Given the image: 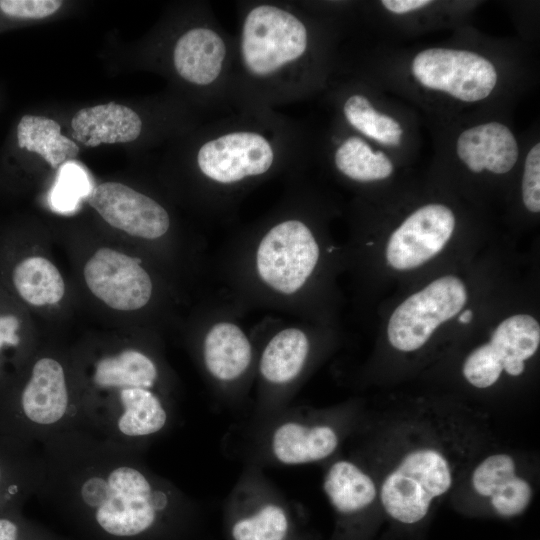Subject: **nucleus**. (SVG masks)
<instances>
[{
    "instance_id": "nucleus-1",
    "label": "nucleus",
    "mask_w": 540,
    "mask_h": 540,
    "mask_svg": "<svg viewBox=\"0 0 540 540\" xmlns=\"http://www.w3.org/2000/svg\"><path fill=\"white\" fill-rule=\"evenodd\" d=\"M38 496L104 540H144L193 510L188 494L153 471L143 453L85 430L45 441Z\"/></svg>"
},
{
    "instance_id": "nucleus-2",
    "label": "nucleus",
    "mask_w": 540,
    "mask_h": 540,
    "mask_svg": "<svg viewBox=\"0 0 540 540\" xmlns=\"http://www.w3.org/2000/svg\"><path fill=\"white\" fill-rule=\"evenodd\" d=\"M89 388L80 392L85 430L144 453L178 417L166 373L157 357L139 348L99 356Z\"/></svg>"
},
{
    "instance_id": "nucleus-3",
    "label": "nucleus",
    "mask_w": 540,
    "mask_h": 540,
    "mask_svg": "<svg viewBox=\"0 0 540 540\" xmlns=\"http://www.w3.org/2000/svg\"><path fill=\"white\" fill-rule=\"evenodd\" d=\"M238 245L227 269L237 300L296 313L322 258L320 240L296 202L263 220Z\"/></svg>"
},
{
    "instance_id": "nucleus-4",
    "label": "nucleus",
    "mask_w": 540,
    "mask_h": 540,
    "mask_svg": "<svg viewBox=\"0 0 540 540\" xmlns=\"http://www.w3.org/2000/svg\"><path fill=\"white\" fill-rule=\"evenodd\" d=\"M305 20L289 4L259 2L242 13L233 65L238 84L270 101L296 94L297 75L310 50Z\"/></svg>"
},
{
    "instance_id": "nucleus-5",
    "label": "nucleus",
    "mask_w": 540,
    "mask_h": 540,
    "mask_svg": "<svg viewBox=\"0 0 540 540\" xmlns=\"http://www.w3.org/2000/svg\"><path fill=\"white\" fill-rule=\"evenodd\" d=\"M74 430H85L80 394L64 364L38 357L24 379L0 390V436L24 447Z\"/></svg>"
},
{
    "instance_id": "nucleus-6",
    "label": "nucleus",
    "mask_w": 540,
    "mask_h": 540,
    "mask_svg": "<svg viewBox=\"0 0 540 540\" xmlns=\"http://www.w3.org/2000/svg\"><path fill=\"white\" fill-rule=\"evenodd\" d=\"M285 132L274 122L238 120L212 131L196 166L214 197L238 196L279 172L287 160Z\"/></svg>"
},
{
    "instance_id": "nucleus-7",
    "label": "nucleus",
    "mask_w": 540,
    "mask_h": 540,
    "mask_svg": "<svg viewBox=\"0 0 540 540\" xmlns=\"http://www.w3.org/2000/svg\"><path fill=\"white\" fill-rule=\"evenodd\" d=\"M245 464L300 466L332 456L340 444V431L320 413L302 407L286 408L250 421L244 431Z\"/></svg>"
},
{
    "instance_id": "nucleus-8",
    "label": "nucleus",
    "mask_w": 540,
    "mask_h": 540,
    "mask_svg": "<svg viewBox=\"0 0 540 540\" xmlns=\"http://www.w3.org/2000/svg\"><path fill=\"white\" fill-rule=\"evenodd\" d=\"M257 341L238 317L212 310L197 346V358L214 395L225 405H242L255 381Z\"/></svg>"
},
{
    "instance_id": "nucleus-9",
    "label": "nucleus",
    "mask_w": 540,
    "mask_h": 540,
    "mask_svg": "<svg viewBox=\"0 0 540 540\" xmlns=\"http://www.w3.org/2000/svg\"><path fill=\"white\" fill-rule=\"evenodd\" d=\"M256 399L250 421L291 405L314 357L312 334L302 325H283L257 340Z\"/></svg>"
},
{
    "instance_id": "nucleus-10",
    "label": "nucleus",
    "mask_w": 540,
    "mask_h": 540,
    "mask_svg": "<svg viewBox=\"0 0 540 540\" xmlns=\"http://www.w3.org/2000/svg\"><path fill=\"white\" fill-rule=\"evenodd\" d=\"M232 540H286L291 526L284 494L263 468L245 464L227 500Z\"/></svg>"
},
{
    "instance_id": "nucleus-11",
    "label": "nucleus",
    "mask_w": 540,
    "mask_h": 540,
    "mask_svg": "<svg viewBox=\"0 0 540 540\" xmlns=\"http://www.w3.org/2000/svg\"><path fill=\"white\" fill-rule=\"evenodd\" d=\"M452 484L447 460L433 449L409 453L383 482L380 498L385 511L396 521L415 524L428 513L431 501Z\"/></svg>"
},
{
    "instance_id": "nucleus-12",
    "label": "nucleus",
    "mask_w": 540,
    "mask_h": 540,
    "mask_svg": "<svg viewBox=\"0 0 540 540\" xmlns=\"http://www.w3.org/2000/svg\"><path fill=\"white\" fill-rule=\"evenodd\" d=\"M466 301L467 289L460 278L435 279L393 311L387 325L389 343L402 352L421 348L441 324L460 313Z\"/></svg>"
},
{
    "instance_id": "nucleus-13",
    "label": "nucleus",
    "mask_w": 540,
    "mask_h": 540,
    "mask_svg": "<svg viewBox=\"0 0 540 540\" xmlns=\"http://www.w3.org/2000/svg\"><path fill=\"white\" fill-rule=\"evenodd\" d=\"M540 344L539 322L529 314L519 313L502 320L490 340L474 349L463 364V375L477 388L495 384L503 371L519 376L525 361L531 358Z\"/></svg>"
},
{
    "instance_id": "nucleus-14",
    "label": "nucleus",
    "mask_w": 540,
    "mask_h": 540,
    "mask_svg": "<svg viewBox=\"0 0 540 540\" xmlns=\"http://www.w3.org/2000/svg\"><path fill=\"white\" fill-rule=\"evenodd\" d=\"M411 70L423 87L445 92L464 102L485 99L497 83L494 65L467 50H423L414 57Z\"/></svg>"
},
{
    "instance_id": "nucleus-15",
    "label": "nucleus",
    "mask_w": 540,
    "mask_h": 540,
    "mask_svg": "<svg viewBox=\"0 0 540 540\" xmlns=\"http://www.w3.org/2000/svg\"><path fill=\"white\" fill-rule=\"evenodd\" d=\"M455 225L449 207L439 203L419 207L390 235L385 249L388 265L398 271L422 266L444 249Z\"/></svg>"
},
{
    "instance_id": "nucleus-16",
    "label": "nucleus",
    "mask_w": 540,
    "mask_h": 540,
    "mask_svg": "<svg viewBox=\"0 0 540 540\" xmlns=\"http://www.w3.org/2000/svg\"><path fill=\"white\" fill-rule=\"evenodd\" d=\"M90 291L116 310L131 311L146 306L153 282L141 260L111 248H100L84 267Z\"/></svg>"
},
{
    "instance_id": "nucleus-17",
    "label": "nucleus",
    "mask_w": 540,
    "mask_h": 540,
    "mask_svg": "<svg viewBox=\"0 0 540 540\" xmlns=\"http://www.w3.org/2000/svg\"><path fill=\"white\" fill-rule=\"evenodd\" d=\"M234 45L214 24L194 26L177 39L172 63L177 74L187 83L216 89L230 79Z\"/></svg>"
},
{
    "instance_id": "nucleus-18",
    "label": "nucleus",
    "mask_w": 540,
    "mask_h": 540,
    "mask_svg": "<svg viewBox=\"0 0 540 540\" xmlns=\"http://www.w3.org/2000/svg\"><path fill=\"white\" fill-rule=\"evenodd\" d=\"M88 203L108 224L135 237L156 240L170 229V216L161 204L121 183L98 185Z\"/></svg>"
},
{
    "instance_id": "nucleus-19",
    "label": "nucleus",
    "mask_w": 540,
    "mask_h": 540,
    "mask_svg": "<svg viewBox=\"0 0 540 540\" xmlns=\"http://www.w3.org/2000/svg\"><path fill=\"white\" fill-rule=\"evenodd\" d=\"M456 152L472 172L480 173L486 169L494 174L509 172L519 155L513 133L500 122H488L464 130L457 139Z\"/></svg>"
},
{
    "instance_id": "nucleus-20",
    "label": "nucleus",
    "mask_w": 540,
    "mask_h": 540,
    "mask_svg": "<svg viewBox=\"0 0 540 540\" xmlns=\"http://www.w3.org/2000/svg\"><path fill=\"white\" fill-rule=\"evenodd\" d=\"M72 137L85 146L127 143L142 130L140 116L131 108L110 102L79 110L71 121Z\"/></svg>"
},
{
    "instance_id": "nucleus-21",
    "label": "nucleus",
    "mask_w": 540,
    "mask_h": 540,
    "mask_svg": "<svg viewBox=\"0 0 540 540\" xmlns=\"http://www.w3.org/2000/svg\"><path fill=\"white\" fill-rule=\"evenodd\" d=\"M41 479L40 453L0 436V502L21 507L36 495Z\"/></svg>"
},
{
    "instance_id": "nucleus-22",
    "label": "nucleus",
    "mask_w": 540,
    "mask_h": 540,
    "mask_svg": "<svg viewBox=\"0 0 540 540\" xmlns=\"http://www.w3.org/2000/svg\"><path fill=\"white\" fill-rule=\"evenodd\" d=\"M323 489L335 511L344 517L366 510L376 497L371 477L356 463L340 459L327 469Z\"/></svg>"
},
{
    "instance_id": "nucleus-23",
    "label": "nucleus",
    "mask_w": 540,
    "mask_h": 540,
    "mask_svg": "<svg viewBox=\"0 0 540 540\" xmlns=\"http://www.w3.org/2000/svg\"><path fill=\"white\" fill-rule=\"evenodd\" d=\"M12 282L18 295L34 306L55 304L65 293V284L59 270L48 259L40 256L20 261L13 269Z\"/></svg>"
},
{
    "instance_id": "nucleus-24",
    "label": "nucleus",
    "mask_w": 540,
    "mask_h": 540,
    "mask_svg": "<svg viewBox=\"0 0 540 540\" xmlns=\"http://www.w3.org/2000/svg\"><path fill=\"white\" fill-rule=\"evenodd\" d=\"M17 140L20 148L39 154L52 168L79 151L75 142L61 134L59 123L42 116H23L17 126Z\"/></svg>"
},
{
    "instance_id": "nucleus-25",
    "label": "nucleus",
    "mask_w": 540,
    "mask_h": 540,
    "mask_svg": "<svg viewBox=\"0 0 540 540\" xmlns=\"http://www.w3.org/2000/svg\"><path fill=\"white\" fill-rule=\"evenodd\" d=\"M336 169L356 182H372L388 178L393 164L382 151L373 152L358 136L346 138L334 152Z\"/></svg>"
},
{
    "instance_id": "nucleus-26",
    "label": "nucleus",
    "mask_w": 540,
    "mask_h": 540,
    "mask_svg": "<svg viewBox=\"0 0 540 540\" xmlns=\"http://www.w3.org/2000/svg\"><path fill=\"white\" fill-rule=\"evenodd\" d=\"M93 188L88 174L74 162L60 167L57 179L49 194L50 207L63 214L74 212L80 200L88 198Z\"/></svg>"
},
{
    "instance_id": "nucleus-27",
    "label": "nucleus",
    "mask_w": 540,
    "mask_h": 540,
    "mask_svg": "<svg viewBox=\"0 0 540 540\" xmlns=\"http://www.w3.org/2000/svg\"><path fill=\"white\" fill-rule=\"evenodd\" d=\"M515 476V463L507 454L487 457L474 470L472 484L478 494L491 497L505 482Z\"/></svg>"
},
{
    "instance_id": "nucleus-28",
    "label": "nucleus",
    "mask_w": 540,
    "mask_h": 540,
    "mask_svg": "<svg viewBox=\"0 0 540 540\" xmlns=\"http://www.w3.org/2000/svg\"><path fill=\"white\" fill-rule=\"evenodd\" d=\"M532 490L527 481L516 475L500 486L491 496L494 510L501 516L512 517L528 506Z\"/></svg>"
},
{
    "instance_id": "nucleus-29",
    "label": "nucleus",
    "mask_w": 540,
    "mask_h": 540,
    "mask_svg": "<svg viewBox=\"0 0 540 540\" xmlns=\"http://www.w3.org/2000/svg\"><path fill=\"white\" fill-rule=\"evenodd\" d=\"M522 200L527 210L540 211V143H536L528 152L522 177Z\"/></svg>"
},
{
    "instance_id": "nucleus-30",
    "label": "nucleus",
    "mask_w": 540,
    "mask_h": 540,
    "mask_svg": "<svg viewBox=\"0 0 540 540\" xmlns=\"http://www.w3.org/2000/svg\"><path fill=\"white\" fill-rule=\"evenodd\" d=\"M62 5L59 0H0V10L11 17L44 18Z\"/></svg>"
},
{
    "instance_id": "nucleus-31",
    "label": "nucleus",
    "mask_w": 540,
    "mask_h": 540,
    "mask_svg": "<svg viewBox=\"0 0 540 540\" xmlns=\"http://www.w3.org/2000/svg\"><path fill=\"white\" fill-rule=\"evenodd\" d=\"M0 540H43V538L21 517L20 508H14L0 514Z\"/></svg>"
},
{
    "instance_id": "nucleus-32",
    "label": "nucleus",
    "mask_w": 540,
    "mask_h": 540,
    "mask_svg": "<svg viewBox=\"0 0 540 540\" xmlns=\"http://www.w3.org/2000/svg\"><path fill=\"white\" fill-rule=\"evenodd\" d=\"M20 321L11 314L0 315V353L17 349L21 344L19 336Z\"/></svg>"
},
{
    "instance_id": "nucleus-33",
    "label": "nucleus",
    "mask_w": 540,
    "mask_h": 540,
    "mask_svg": "<svg viewBox=\"0 0 540 540\" xmlns=\"http://www.w3.org/2000/svg\"><path fill=\"white\" fill-rule=\"evenodd\" d=\"M382 5L395 14H405L426 7L433 3L430 0H383Z\"/></svg>"
},
{
    "instance_id": "nucleus-34",
    "label": "nucleus",
    "mask_w": 540,
    "mask_h": 540,
    "mask_svg": "<svg viewBox=\"0 0 540 540\" xmlns=\"http://www.w3.org/2000/svg\"><path fill=\"white\" fill-rule=\"evenodd\" d=\"M472 317H473V312L468 309L460 314L458 321L463 324H467L472 320Z\"/></svg>"
},
{
    "instance_id": "nucleus-35",
    "label": "nucleus",
    "mask_w": 540,
    "mask_h": 540,
    "mask_svg": "<svg viewBox=\"0 0 540 540\" xmlns=\"http://www.w3.org/2000/svg\"><path fill=\"white\" fill-rule=\"evenodd\" d=\"M14 508H20V507H13V506H9V505H6V504L0 502V514L8 511L10 509H14Z\"/></svg>"
},
{
    "instance_id": "nucleus-36",
    "label": "nucleus",
    "mask_w": 540,
    "mask_h": 540,
    "mask_svg": "<svg viewBox=\"0 0 540 540\" xmlns=\"http://www.w3.org/2000/svg\"><path fill=\"white\" fill-rule=\"evenodd\" d=\"M1 366V365H0ZM0 374H1V367H0Z\"/></svg>"
}]
</instances>
